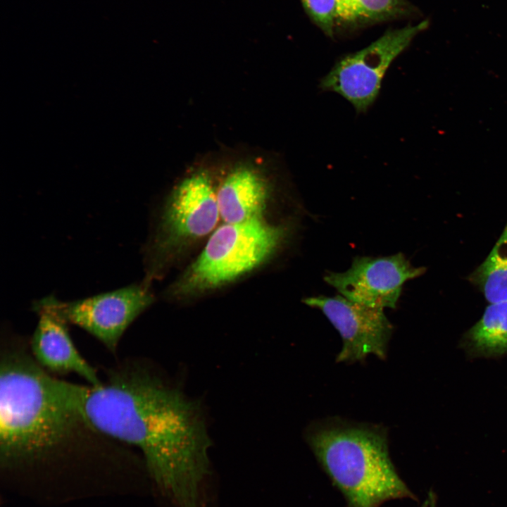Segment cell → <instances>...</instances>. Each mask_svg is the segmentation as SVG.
<instances>
[{"instance_id":"cell-1","label":"cell","mask_w":507,"mask_h":507,"mask_svg":"<svg viewBox=\"0 0 507 507\" xmlns=\"http://www.w3.org/2000/svg\"><path fill=\"white\" fill-rule=\"evenodd\" d=\"M82 408L105 435L138 449L159 492L174 507H212L211 439L201 406L140 361L128 359L98 385H84Z\"/></svg>"},{"instance_id":"cell-2","label":"cell","mask_w":507,"mask_h":507,"mask_svg":"<svg viewBox=\"0 0 507 507\" xmlns=\"http://www.w3.org/2000/svg\"><path fill=\"white\" fill-rule=\"evenodd\" d=\"M306 439L348 507H381L392 500H417L391 460L383 428L331 420L310 428Z\"/></svg>"},{"instance_id":"cell-3","label":"cell","mask_w":507,"mask_h":507,"mask_svg":"<svg viewBox=\"0 0 507 507\" xmlns=\"http://www.w3.org/2000/svg\"><path fill=\"white\" fill-rule=\"evenodd\" d=\"M285 235L281 226L261 218L225 223L211 236L177 289L180 293L220 286L255 268L275 252Z\"/></svg>"},{"instance_id":"cell-4","label":"cell","mask_w":507,"mask_h":507,"mask_svg":"<svg viewBox=\"0 0 507 507\" xmlns=\"http://www.w3.org/2000/svg\"><path fill=\"white\" fill-rule=\"evenodd\" d=\"M429 21L388 30L364 49L339 59L319 83L323 91L346 99L357 113H365L377 99L382 80L392 62L405 51Z\"/></svg>"},{"instance_id":"cell-5","label":"cell","mask_w":507,"mask_h":507,"mask_svg":"<svg viewBox=\"0 0 507 507\" xmlns=\"http://www.w3.org/2000/svg\"><path fill=\"white\" fill-rule=\"evenodd\" d=\"M54 311L68 324L75 325L115 353L130 324L152 303L145 286L132 284L72 301L45 297Z\"/></svg>"},{"instance_id":"cell-6","label":"cell","mask_w":507,"mask_h":507,"mask_svg":"<svg viewBox=\"0 0 507 507\" xmlns=\"http://www.w3.org/2000/svg\"><path fill=\"white\" fill-rule=\"evenodd\" d=\"M401 253L382 257L358 256L342 273L328 272L325 281L344 298L368 306L396 308L403 284L422 275Z\"/></svg>"},{"instance_id":"cell-7","label":"cell","mask_w":507,"mask_h":507,"mask_svg":"<svg viewBox=\"0 0 507 507\" xmlns=\"http://www.w3.org/2000/svg\"><path fill=\"white\" fill-rule=\"evenodd\" d=\"M303 302L320 310L339 332L342 347L336 361L354 363L373 354L380 359L387 355L393 326L382 308L350 301L341 295L306 298Z\"/></svg>"},{"instance_id":"cell-8","label":"cell","mask_w":507,"mask_h":507,"mask_svg":"<svg viewBox=\"0 0 507 507\" xmlns=\"http://www.w3.org/2000/svg\"><path fill=\"white\" fill-rule=\"evenodd\" d=\"M220 216L217 193L208 175L193 174L176 188L166 206L156 248L202 237L213 230Z\"/></svg>"},{"instance_id":"cell-9","label":"cell","mask_w":507,"mask_h":507,"mask_svg":"<svg viewBox=\"0 0 507 507\" xmlns=\"http://www.w3.org/2000/svg\"><path fill=\"white\" fill-rule=\"evenodd\" d=\"M33 309L38 322L29 345L39 365L54 375L75 373L90 385L99 384L102 380L75 346L68 323L54 311L46 298L35 302Z\"/></svg>"},{"instance_id":"cell-10","label":"cell","mask_w":507,"mask_h":507,"mask_svg":"<svg viewBox=\"0 0 507 507\" xmlns=\"http://www.w3.org/2000/svg\"><path fill=\"white\" fill-rule=\"evenodd\" d=\"M268 197L265 183L254 170L232 171L217 192L220 215L225 223H240L261 218Z\"/></svg>"},{"instance_id":"cell-11","label":"cell","mask_w":507,"mask_h":507,"mask_svg":"<svg viewBox=\"0 0 507 507\" xmlns=\"http://www.w3.org/2000/svg\"><path fill=\"white\" fill-rule=\"evenodd\" d=\"M472 348L484 355L507 353V300L490 303L470 330Z\"/></svg>"},{"instance_id":"cell-12","label":"cell","mask_w":507,"mask_h":507,"mask_svg":"<svg viewBox=\"0 0 507 507\" xmlns=\"http://www.w3.org/2000/svg\"><path fill=\"white\" fill-rule=\"evenodd\" d=\"M471 277L489 303L507 300V223L492 250Z\"/></svg>"},{"instance_id":"cell-13","label":"cell","mask_w":507,"mask_h":507,"mask_svg":"<svg viewBox=\"0 0 507 507\" xmlns=\"http://www.w3.org/2000/svg\"><path fill=\"white\" fill-rule=\"evenodd\" d=\"M337 23L355 24L389 20L410 13L405 0H335Z\"/></svg>"},{"instance_id":"cell-14","label":"cell","mask_w":507,"mask_h":507,"mask_svg":"<svg viewBox=\"0 0 507 507\" xmlns=\"http://www.w3.org/2000/svg\"><path fill=\"white\" fill-rule=\"evenodd\" d=\"M302 5L311 20L327 36L333 35L337 23L335 0H301Z\"/></svg>"},{"instance_id":"cell-15","label":"cell","mask_w":507,"mask_h":507,"mask_svg":"<svg viewBox=\"0 0 507 507\" xmlns=\"http://www.w3.org/2000/svg\"><path fill=\"white\" fill-rule=\"evenodd\" d=\"M420 507H437L435 494L430 491Z\"/></svg>"}]
</instances>
